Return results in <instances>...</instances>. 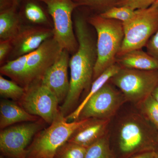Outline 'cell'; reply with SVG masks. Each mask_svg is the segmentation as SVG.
<instances>
[{"instance_id": "cell-1", "label": "cell", "mask_w": 158, "mask_h": 158, "mask_svg": "<svg viewBox=\"0 0 158 158\" xmlns=\"http://www.w3.org/2000/svg\"><path fill=\"white\" fill-rule=\"evenodd\" d=\"M78 7L74 11V29L78 48L72 55L69 62L70 85L66 98L59 110L65 117L76 109L82 94L90 90L97 59V40L90 29L87 16Z\"/></svg>"}, {"instance_id": "cell-2", "label": "cell", "mask_w": 158, "mask_h": 158, "mask_svg": "<svg viewBox=\"0 0 158 158\" xmlns=\"http://www.w3.org/2000/svg\"><path fill=\"white\" fill-rule=\"evenodd\" d=\"M87 20L97 35V59L94 71L93 81L116 64L124 38V31L122 22L104 18L99 14L87 16Z\"/></svg>"}, {"instance_id": "cell-3", "label": "cell", "mask_w": 158, "mask_h": 158, "mask_svg": "<svg viewBox=\"0 0 158 158\" xmlns=\"http://www.w3.org/2000/svg\"><path fill=\"white\" fill-rule=\"evenodd\" d=\"M158 131L144 116L132 114L119 125L118 146L125 158L158 150Z\"/></svg>"}, {"instance_id": "cell-4", "label": "cell", "mask_w": 158, "mask_h": 158, "mask_svg": "<svg viewBox=\"0 0 158 158\" xmlns=\"http://www.w3.org/2000/svg\"><path fill=\"white\" fill-rule=\"evenodd\" d=\"M88 119L69 122L60 112L49 127L36 134L27 149V158H54L58 148Z\"/></svg>"}, {"instance_id": "cell-5", "label": "cell", "mask_w": 158, "mask_h": 158, "mask_svg": "<svg viewBox=\"0 0 158 158\" xmlns=\"http://www.w3.org/2000/svg\"><path fill=\"white\" fill-rule=\"evenodd\" d=\"M122 23L124 38L117 57L146 46L158 29V8L136 10L132 17Z\"/></svg>"}, {"instance_id": "cell-6", "label": "cell", "mask_w": 158, "mask_h": 158, "mask_svg": "<svg viewBox=\"0 0 158 158\" xmlns=\"http://www.w3.org/2000/svg\"><path fill=\"white\" fill-rule=\"evenodd\" d=\"M126 100L138 105L152 94L158 84V70L121 68L110 80Z\"/></svg>"}, {"instance_id": "cell-7", "label": "cell", "mask_w": 158, "mask_h": 158, "mask_svg": "<svg viewBox=\"0 0 158 158\" xmlns=\"http://www.w3.org/2000/svg\"><path fill=\"white\" fill-rule=\"evenodd\" d=\"M46 6L53 24L54 38L70 55L78 48L73 21L74 11L78 7L73 0H40Z\"/></svg>"}, {"instance_id": "cell-8", "label": "cell", "mask_w": 158, "mask_h": 158, "mask_svg": "<svg viewBox=\"0 0 158 158\" xmlns=\"http://www.w3.org/2000/svg\"><path fill=\"white\" fill-rule=\"evenodd\" d=\"M46 123L40 118L1 130L0 151L2 155L9 158H27L28 147L36 134L45 128Z\"/></svg>"}, {"instance_id": "cell-9", "label": "cell", "mask_w": 158, "mask_h": 158, "mask_svg": "<svg viewBox=\"0 0 158 158\" xmlns=\"http://www.w3.org/2000/svg\"><path fill=\"white\" fill-rule=\"evenodd\" d=\"M18 103L28 113L38 116L49 125L60 112L57 97L41 81L26 88L25 93Z\"/></svg>"}, {"instance_id": "cell-10", "label": "cell", "mask_w": 158, "mask_h": 158, "mask_svg": "<svg viewBox=\"0 0 158 158\" xmlns=\"http://www.w3.org/2000/svg\"><path fill=\"white\" fill-rule=\"evenodd\" d=\"M63 49L54 37L44 41L39 48L27 55L21 86L25 88L41 81Z\"/></svg>"}, {"instance_id": "cell-11", "label": "cell", "mask_w": 158, "mask_h": 158, "mask_svg": "<svg viewBox=\"0 0 158 158\" xmlns=\"http://www.w3.org/2000/svg\"><path fill=\"white\" fill-rule=\"evenodd\" d=\"M125 101L123 94L107 83L88 101L77 120L89 118L110 119Z\"/></svg>"}, {"instance_id": "cell-12", "label": "cell", "mask_w": 158, "mask_h": 158, "mask_svg": "<svg viewBox=\"0 0 158 158\" xmlns=\"http://www.w3.org/2000/svg\"><path fill=\"white\" fill-rule=\"evenodd\" d=\"M53 36L52 28L23 24L18 34L12 40V49L6 62L31 53Z\"/></svg>"}, {"instance_id": "cell-13", "label": "cell", "mask_w": 158, "mask_h": 158, "mask_svg": "<svg viewBox=\"0 0 158 158\" xmlns=\"http://www.w3.org/2000/svg\"><path fill=\"white\" fill-rule=\"evenodd\" d=\"M70 55L68 51L62 50L41 80L43 85L48 88L57 97L59 104L63 103L69 91L70 79L68 69Z\"/></svg>"}, {"instance_id": "cell-14", "label": "cell", "mask_w": 158, "mask_h": 158, "mask_svg": "<svg viewBox=\"0 0 158 158\" xmlns=\"http://www.w3.org/2000/svg\"><path fill=\"white\" fill-rule=\"evenodd\" d=\"M110 120L89 118L73 134L68 141L87 148L107 134Z\"/></svg>"}, {"instance_id": "cell-15", "label": "cell", "mask_w": 158, "mask_h": 158, "mask_svg": "<svg viewBox=\"0 0 158 158\" xmlns=\"http://www.w3.org/2000/svg\"><path fill=\"white\" fill-rule=\"evenodd\" d=\"M19 11L23 24L53 28L52 22L46 6L40 0H22Z\"/></svg>"}, {"instance_id": "cell-16", "label": "cell", "mask_w": 158, "mask_h": 158, "mask_svg": "<svg viewBox=\"0 0 158 158\" xmlns=\"http://www.w3.org/2000/svg\"><path fill=\"white\" fill-rule=\"evenodd\" d=\"M40 118L31 115L14 101L2 99L0 102V128L4 129L18 123L37 121Z\"/></svg>"}, {"instance_id": "cell-17", "label": "cell", "mask_w": 158, "mask_h": 158, "mask_svg": "<svg viewBox=\"0 0 158 158\" xmlns=\"http://www.w3.org/2000/svg\"><path fill=\"white\" fill-rule=\"evenodd\" d=\"M116 63L121 68L141 70H158V61L141 49L130 51L117 57Z\"/></svg>"}, {"instance_id": "cell-18", "label": "cell", "mask_w": 158, "mask_h": 158, "mask_svg": "<svg viewBox=\"0 0 158 158\" xmlns=\"http://www.w3.org/2000/svg\"><path fill=\"white\" fill-rule=\"evenodd\" d=\"M17 5L0 9V40H12L17 35L23 23Z\"/></svg>"}, {"instance_id": "cell-19", "label": "cell", "mask_w": 158, "mask_h": 158, "mask_svg": "<svg viewBox=\"0 0 158 158\" xmlns=\"http://www.w3.org/2000/svg\"><path fill=\"white\" fill-rule=\"evenodd\" d=\"M121 68V67L116 63L109 67L97 78L93 81L87 96L85 97V99L72 113L65 117L66 120L69 122L77 120L81 111L88 100L94 94L98 91L105 84L108 83L110 79L119 71Z\"/></svg>"}, {"instance_id": "cell-20", "label": "cell", "mask_w": 158, "mask_h": 158, "mask_svg": "<svg viewBox=\"0 0 158 158\" xmlns=\"http://www.w3.org/2000/svg\"><path fill=\"white\" fill-rule=\"evenodd\" d=\"M26 92V88L14 81H10L0 76V95L3 99H11L19 102Z\"/></svg>"}, {"instance_id": "cell-21", "label": "cell", "mask_w": 158, "mask_h": 158, "mask_svg": "<svg viewBox=\"0 0 158 158\" xmlns=\"http://www.w3.org/2000/svg\"><path fill=\"white\" fill-rule=\"evenodd\" d=\"M85 158H116L110 148L107 134L87 148Z\"/></svg>"}, {"instance_id": "cell-22", "label": "cell", "mask_w": 158, "mask_h": 158, "mask_svg": "<svg viewBox=\"0 0 158 158\" xmlns=\"http://www.w3.org/2000/svg\"><path fill=\"white\" fill-rule=\"evenodd\" d=\"M87 149V148L67 141L58 148L54 158H85Z\"/></svg>"}, {"instance_id": "cell-23", "label": "cell", "mask_w": 158, "mask_h": 158, "mask_svg": "<svg viewBox=\"0 0 158 158\" xmlns=\"http://www.w3.org/2000/svg\"><path fill=\"white\" fill-rule=\"evenodd\" d=\"M144 116L158 131V102L151 95L138 105Z\"/></svg>"}, {"instance_id": "cell-24", "label": "cell", "mask_w": 158, "mask_h": 158, "mask_svg": "<svg viewBox=\"0 0 158 158\" xmlns=\"http://www.w3.org/2000/svg\"><path fill=\"white\" fill-rule=\"evenodd\" d=\"M135 11V10L124 6H113L99 14L104 18L116 20L123 23L132 17Z\"/></svg>"}, {"instance_id": "cell-25", "label": "cell", "mask_w": 158, "mask_h": 158, "mask_svg": "<svg viewBox=\"0 0 158 158\" xmlns=\"http://www.w3.org/2000/svg\"><path fill=\"white\" fill-rule=\"evenodd\" d=\"M78 7L87 8L90 10L102 12L115 6L118 0H73Z\"/></svg>"}, {"instance_id": "cell-26", "label": "cell", "mask_w": 158, "mask_h": 158, "mask_svg": "<svg viewBox=\"0 0 158 158\" xmlns=\"http://www.w3.org/2000/svg\"><path fill=\"white\" fill-rule=\"evenodd\" d=\"M157 1V0H118L114 6H124L136 10L149 8Z\"/></svg>"}, {"instance_id": "cell-27", "label": "cell", "mask_w": 158, "mask_h": 158, "mask_svg": "<svg viewBox=\"0 0 158 158\" xmlns=\"http://www.w3.org/2000/svg\"><path fill=\"white\" fill-rule=\"evenodd\" d=\"M12 49V40H0V64L2 65L8 59Z\"/></svg>"}, {"instance_id": "cell-28", "label": "cell", "mask_w": 158, "mask_h": 158, "mask_svg": "<svg viewBox=\"0 0 158 158\" xmlns=\"http://www.w3.org/2000/svg\"><path fill=\"white\" fill-rule=\"evenodd\" d=\"M147 52L158 61V29L146 45Z\"/></svg>"}, {"instance_id": "cell-29", "label": "cell", "mask_w": 158, "mask_h": 158, "mask_svg": "<svg viewBox=\"0 0 158 158\" xmlns=\"http://www.w3.org/2000/svg\"><path fill=\"white\" fill-rule=\"evenodd\" d=\"M156 151L147 152L139 154L130 158H154Z\"/></svg>"}, {"instance_id": "cell-30", "label": "cell", "mask_w": 158, "mask_h": 158, "mask_svg": "<svg viewBox=\"0 0 158 158\" xmlns=\"http://www.w3.org/2000/svg\"><path fill=\"white\" fill-rule=\"evenodd\" d=\"M152 95L158 102V84L155 90H154Z\"/></svg>"}, {"instance_id": "cell-31", "label": "cell", "mask_w": 158, "mask_h": 158, "mask_svg": "<svg viewBox=\"0 0 158 158\" xmlns=\"http://www.w3.org/2000/svg\"><path fill=\"white\" fill-rule=\"evenodd\" d=\"M151 7H153V8H158V0Z\"/></svg>"}, {"instance_id": "cell-32", "label": "cell", "mask_w": 158, "mask_h": 158, "mask_svg": "<svg viewBox=\"0 0 158 158\" xmlns=\"http://www.w3.org/2000/svg\"><path fill=\"white\" fill-rule=\"evenodd\" d=\"M154 158H158V150L156 151Z\"/></svg>"}, {"instance_id": "cell-33", "label": "cell", "mask_w": 158, "mask_h": 158, "mask_svg": "<svg viewBox=\"0 0 158 158\" xmlns=\"http://www.w3.org/2000/svg\"><path fill=\"white\" fill-rule=\"evenodd\" d=\"M21 1L22 0H15V2H16V4H17L18 5H19V6L20 3L21 2Z\"/></svg>"}, {"instance_id": "cell-34", "label": "cell", "mask_w": 158, "mask_h": 158, "mask_svg": "<svg viewBox=\"0 0 158 158\" xmlns=\"http://www.w3.org/2000/svg\"><path fill=\"white\" fill-rule=\"evenodd\" d=\"M0 158H9L6 157L2 155H1V156H0Z\"/></svg>"}, {"instance_id": "cell-35", "label": "cell", "mask_w": 158, "mask_h": 158, "mask_svg": "<svg viewBox=\"0 0 158 158\" xmlns=\"http://www.w3.org/2000/svg\"></svg>"}]
</instances>
